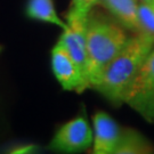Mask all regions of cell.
Wrapping results in <instances>:
<instances>
[{
    "label": "cell",
    "instance_id": "obj_5",
    "mask_svg": "<svg viewBox=\"0 0 154 154\" xmlns=\"http://www.w3.org/2000/svg\"><path fill=\"white\" fill-rule=\"evenodd\" d=\"M86 22L87 21H66L67 26L63 30L58 44L64 47L72 60L75 62L87 87H89L87 79L88 55L86 41Z\"/></svg>",
    "mask_w": 154,
    "mask_h": 154
},
{
    "label": "cell",
    "instance_id": "obj_6",
    "mask_svg": "<svg viewBox=\"0 0 154 154\" xmlns=\"http://www.w3.org/2000/svg\"><path fill=\"white\" fill-rule=\"evenodd\" d=\"M51 69L56 80L64 90L82 93L88 88L75 62L58 42L51 50Z\"/></svg>",
    "mask_w": 154,
    "mask_h": 154
},
{
    "label": "cell",
    "instance_id": "obj_13",
    "mask_svg": "<svg viewBox=\"0 0 154 154\" xmlns=\"http://www.w3.org/2000/svg\"><path fill=\"white\" fill-rule=\"evenodd\" d=\"M140 2H144V4H147L149 6H153L154 7V0H138Z\"/></svg>",
    "mask_w": 154,
    "mask_h": 154
},
{
    "label": "cell",
    "instance_id": "obj_10",
    "mask_svg": "<svg viewBox=\"0 0 154 154\" xmlns=\"http://www.w3.org/2000/svg\"><path fill=\"white\" fill-rule=\"evenodd\" d=\"M154 146L140 132L134 129H122L121 137L114 154H149Z\"/></svg>",
    "mask_w": 154,
    "mask_h": 154
},
{
    "label": "cell",
    "instance_id": "obj_3",
    "mask_svg": "<svg viewBox=\"0 0 154 154\" xmlns=\"http://www.w3.org/2000/svg\"><path fill=\"white\" fill-rule=\"evenodd\" d=\"M123 103L154 123V48L130 83Z\"/></svg>",
    "mask_w": 154,
    "mask_h": 154
},
{
    "label": "cell",
    "instance_id": "obj_8",
    "mask_svg": "<svg viewBox=\"0 0 154 154\" xmlns=\"http://www.w3.org/2000/svg\"><path fill=\"white\" fill-rule=\"evenodd\" d=\"M96 5L107 11L122 26L134 32H139L137 18L138 0H97Z\"/></svg>",
    "mask_w": 154,
    "mask_h": 154
},
{
    "label": "cell",
    "instance_id": "obj_9",
    "mask_svg": "<svg viewBox=\"0 0 154 154\" xmlns=\"http://www.w3.org/2000/svg\"><path fill=\"white\" fill-rule=\"evenodd\" d=\"M25 13L29 18L34 21L54 24L63 30L67 26V23L57 15L54 0H28Z\"/></svg>",
    "mask_w": 154,
    "mask_h": 154
},
{
    "label": "cell",
    "instance_id": "obj_7",
    "mask_svg": "<svg viewBox=\"0 0 154 154\" xmlns=\"http://www.w3.org/2000/svg\"><path fill=\"white\" fill-rule=\"evenodd\" d=\"M95 154H114L121 137L122 129L106 112H97L93 116Z\"/></svg>",
    "mask_w": 154,
    "mask_h": 154
},
{
    "label": "cell",
    "instance_id": "obj_1",
    "mask_svg": "<svg viewBox=\"0 0 154 154\" xmlns=\"http://www.w3.org/2000/svg\"><path fill=\"white\" fill-rule=\"evenodd\" d=\"M153 48L154 38L146 33L138 32L128 38L123 48L106 66L93 88L113 105L123 104L130 83Z\"/></svg>",
    "mask_w": 154,
    "mask_h": 154
},
{
    "label": "cell",
    "instance_id": "obj_11",
    "mask_svg": "<svg viewBox=\"0 0 154 154\" xmlns=\"http://www.w3.org/2000/svg\"><path fill=\"white\" fill-rule=\"evenodd\" d=\"M137 18L139 32L149 34L154 38V7L138 1Z\"/></svg>",
    "mask_w": 154,
    "mask_h": 154
},
{
    "label": "cell",
    "instance_id": "obj_12",
    "mask_svg": "<svg viewBox=\"0 0 154 154\" xmlns=\"http://www.w3.org/2000/svg\"><path fill=\"white\" fill-rule=\"evenodd\" d=\"M96 4L97 0H71L66 21H87L88 14Z\"/></svg>",
    "mask_w": 154,
    "mask_h": 154
},
{
    "label": "cell",
    "instance_id": "obj_4",
    "mask_svg": "<svg viewBox=\"0 0 154 154\" xmlns=\"http://www.w3.org/2000/svg\"><path fill=\"white\" fill-rule=\"evenodd\" d=\"M94 136L87 119L79 116L64 123L56 131L49 147L65 153H75L87 149L93 144Z\"/></svg>",
    "mask_w": 154,
    "mask_h": 154
},
{
    "label": "cell",
    "instance_id": "obj_2",
    "mask_svg": "<svg viewBox=\"0 0 154 154\" xmlns=\"http://www.w3.org/2000/svg\"><path fill=\"white\" fill-rule=\"evenodd\" d=\"M128 38L120 23L91 9L86 22L89 87L98 82L106 66L123 48Z\"/></svg>",
    "mask_w": 154,
    "mask_h": 154
}]
</instances>
